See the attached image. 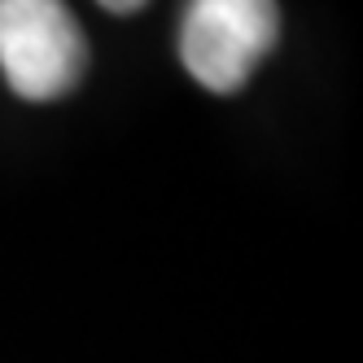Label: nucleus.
<instances>
[{
	"label": "nucleus",
	"mask_w": 363,
	"mask_h": 363,
	"mask_svg": "<svg viewBox=\"0 0 363 363\" xmlns=\"http://www.w3.org/2000/svg\"><path fill=\"white\" fill-rule=\"evenodd\" d=\"M0 74L35 106L84 84L88 40L66 0H0Z\"/></svg>",
	"instance_id": "f257e3e1"
},
{
	"label": "nucleus",
	"mask_w": 363,
	"mask_h": 363,
	"mask_svg": "<svg viewBox=\"0 0 363 363\" xmlns=\"http://www.w3.org/2000/svg\"><path fill=\"white\" fill-rule=\"evenodd\" d=\"M280 40L276 0H189L179 18V62L206 92H241Z\"/></svg>",
	"instance_id": "f03ea898"
},
{
	"label": "nucleus",
	"mask_w": 363,
	"mask_h": 363,
	"mask_svg": "<svg viewBox=\"0 0 363 363\" xmlns=\"http://www.w3.org/2000/svg\"><path fill=\"white\" fill-rule=\"evenodd\" d=\"M101 9H110V13H136V9H145L149 0H96Z\"/></svg>",
	"instance_id": "7ed1b4c3"
}]
</instances>
